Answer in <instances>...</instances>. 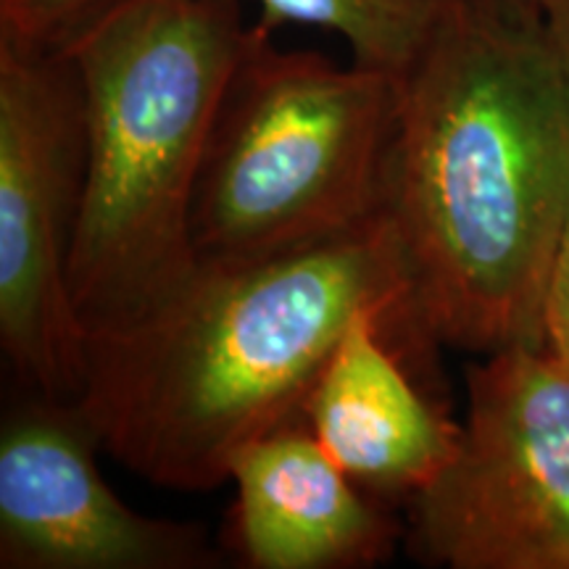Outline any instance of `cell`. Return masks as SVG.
Returning <instances> with one entry per match:
<instances>
[{
    "label": "cell",
    "mask_w": 569,
    "mask_h": 569,
    "mask_svg": "<svg viewBox=\"0 0 569 569\" xmlns=\"http://www.w3.org/2000/svg\"><path fill=\"white\" fill-rule=\"evenodd\" d=\"M380 217L432 346H543L569 224V96L538 11L461 0L401 77Z\"/></svg>",
    "instance_id": "cell-1"
},
{
    "label": "cell",
    "mask_w": 569,
    "mask_h": 569,
    "mask_svg": "<svg viewBox=\"0 0 569 569\" xmlns=\"http://www.w3.org/2000/svg\"><path fill=\"white\" fill-rule=\"evenodd\" d=\"M432 346L411 319L393 232L377 217L330 243L251 264H198L161 309L88 338L82 393L101 448L151 486L203 493L234 453L301 422L361 315Z\"/></svg>",
    "instance_id": "cell-2"
},
{
    "label": "cell",
    "mask_w": 569,
    "mask_h": 569,
    "mask_svg": "<svg viewBox=\"0 0 569 569\" xmlns=\"http://www.w3.org/2000/svg\"><path fill=\"white\" fill-rule=\"evenodd\" d=\"M253 38L240 0H130L63 51L80 77L88 134L69 256L88 338L151 317L198 269V177Z\"/></svg>",
    "instance_id": "cell-3"
},
{
    "label": "cell",
    "mask_w": 569,
    "mask_h": 569,
    "mask_svg": "<svg viewBox=\"0 0 569 569\" xmlns=\"http://www.w3.org/2000/svg\"><path fill=\"white\" fill-rule=\"evenodd\" d=\"M398 92V77L288 51L256 24L198 177V264L277 259L380 217Z\"/></svg>",
    "instance_id": "cell-4"
},
{
    "label": "cell",
    "mask_w": 569,
    "mask_h": 569,
    "mask_svg": "<svg viewBox=\"0 0 569 569\" xmlns=\"http://www.w3.org/2000/svg\"><path fill=\"white\" fill-rule=\"evenodd\" d=\"M409 551L446 569H569V369L546 346L467 372L457 453L409 501Z\"/></svg>",
    "instance_id": "cell-5"
},
{
    "label": "cell",
    "mask_w": 569,
    "mask_h": 569,
    "mask_svg": "<svg viewBox=\"0 0 569 569\" xmlns=\"http://www.w3.org/2000/svg\"><path fill=\"white\" fill-rule=\"evenodd\" d=\"M84 98L63 51L0 38V343L30 393L77 401L88 336L69 293Z\"/></svg>",
    "instance_id": "cell-6"
},
{
    "label": "cell",
    "mask_w": 569,
    "mask_h": 569,
    "mask_svg": "<svg viewBox=\"0 0 569 569\" xmlns=\"http://www.w3.org/2000/svg\"><path fill=\"white\" fill-rule=\"evenodd\" d=\"M74 401L30 393L0 425L3 569H217L201 525L148 517L109 488Z\"/></svg>",
    "instance_id": "cell-7"
},
{
    "label": "cell",
    "mask_w": 569,
    "mask_h": 569,
    "mask_svg": "<svg viewBox=\"0 0 569 569\" xmlns=\"http://www.w3.org/2000/svg\"><path fill=\"white\" fill-rule=\"evenodd\" d=\"M230 482L232 546L246 567H372L401 538L382 501L348 478L303 419L240 448Z\"/></svg>",
    "instance_id": "cell-8"
},
{
    "label": "cell",
    "mask_w": 569,
    "mask_h": 569,
    "mask_svg": "<svg viewBox=\"0 0 569 569\" xmlns=\"http://www.w3.org/2000/svg\"><path fill=\"white\" fill-rule=\"evenodd\" d=\"M386 315H361L319 375L303 422L377 501H411L457 453L461 422L415 386Z\"/></svg>",
    "instance_id": "cell-9"
},
{
    "label": "cell",
    "mask_w": 569,
    "mask_h": 569,
    "mask_svg": "<svg viewBox=\"0 0 569 569\" xmlns=\"http://www.w3.org/2000/svg\"><path fill=\"white\" fill-rule=\"evenodd\" d=\"M256 24L272 32L298 24L338 34L359 67L401 80L461 0H253Z\"/></svg>",
    "instance_id": "cell-10"
},
{
    "label": "cell",
    "mask_w": 569,
    "mask_h": 569,
    "mask_svg": "<svg viewBox=\"0 0 569 569\" xmlns=\"http://www.w3.org/2000/svg\"><path fill=\"white\" fill-rule=\"evenodd\" d=\"M130 0H0V38L67 51L84 30Z\"/></svg>",
    "instance_id": "cell-11"
},
{
    "label": "cell",
    "mask_w": 569,
    "mask_h": 569,
    "mask_svg": "<svg viewBox=\"0 0 569 569\" xmlns=\"http://www.w3.org/2000/svg\"><path fill=\"white\" fill-rule=\"evenodd\" d=\"M543 346L569 369V224L546 284Z\"/></svg>",
    "instance_id": "cell-12"
},
{
    "label": "cell",
    "mask_w": 569,
    "mask_h": 569,
    "mask_svg": "<svg viewBox=\"0 0 569 569\" xmlns=\"http://www.w3.org/2000/svg\"><path fill=\"white\" fill-rule=\"evenodd\" d=\"M536 6L569 96V0H536Z\"/></svg>",
    "instance_id": "cell-13"
},
{
    "label": "cell",
    "mask_w": 569,
    "mask_h": 569,
    "mask_svg": "<svg viewBox=\"0 0 569 569\" xmlns=\"http://www.w3.org/2000/svg\"><path fill=\"white\" fill-rule=\"evenodd\" d=\"M498 3L511 6V9H522V11H538L536 0H498Z\"/></svg>",
    "instance_id": "cell-14"
}]
</instances>
